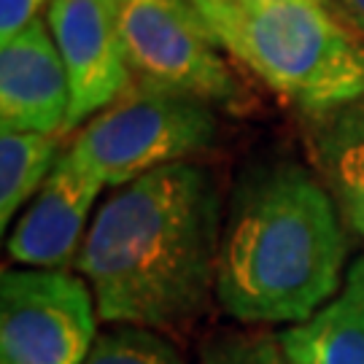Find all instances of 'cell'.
I'll use <instances>...</instances> for the list:
<instances>
[{
    "label": "cell",
    "instance_id": "cell-1",
    "mask_svg": "<svg viewBox=\"0 0 364 364\" xmlns=\"http://www.w3.org/2000/svg\"><path fill=\"white\" fill-rule=\"evenodd\" d=\"M221 200L210 173L176 162L119 186L97 208L76 270L105 324L186 332L216 294Z\"/></svg>",
    "mask_w": 364,
    "mask_h": 364
},
{
    "label": "cell",
    "instance_id": "cell-2",
    "mask_svg": "<svg viewBox=\"0 0 364 364\" xmlns=\"http://www.w3.org/2000/svg\"><path fill=\"white\" fill-rule=\"evenodd\" d=\"M329 189L294 162L246 173L221 227L216 299L243 324H297L343 287L348 237Z\"/></svg>",
    "mask_w": 364,
    "mask_h": 364
},
{
    "label": "cell",
    "instance_id": "cell-3",
    "mask_svg": "<svg viewBox=\"0 0 364 364\" xmlns=\"http://www.w3.org/2000/svg\"><path fill=\"white\" fill-rule=\"evenodd\" d=\"M332 6H251L203 14L221 49L313 119L364 103V36Z\"/></svg>",
    "mask_w": 364,
    "mask_h": 364
},
{
    "label": "cell",
    "instance_id": "cell-4",
    "mask_svg": "<svg viewBox=\"0 0 364 364\" xmlns=\"http://www.w3.org/2000/svg\"><path fill=\"white\" fill-rule=\"evenodd\" d=\"M216 138L210 103L135 78L111 105L81 124L68 154L105 186L183 162Z\"/></svg>",
    "mask_w": 364,
    "mask_h": 364
},
{
    "label": "cell",
    "instance_id": "cell-5",
    "mask_svg": "<svg viewBox=\"0 0 364 364\" xmlns=\"http://www.w3.org/2000/svg\"><path fill=\"white\" fill-rule=\"evenodd\" d=\"M132 76L205 103H232L240 84L192 0H111Z\"/></svg>",
    "mask_w": 364,
    "mask_h": 364
},
{
    "label": "cell",
    "instance_id": "cell-6",
    "mask_svg": "<svg viewBox=\"0 0 364 364\" xmlns=\"http://www.w3.org/2000/svg\"><path fill=\"white\" fill-rule=\"evenodd\" d=\"M97 321L90 284L68 270L0 275V364H84Z\"/></svg>",
    "mask_w": 364,
    "mask_h": 364
},
{
    "label": "cell",
    "instance_id": "cell-7",
    "mask_svg": "<svg viewBox=\"0 0 364 364\" xmlns=\"http://www.w3.org/2000/svg\"><path fill=\"white\" fill-rule=\"evenodd\" d=\"M46 22L65 63L73 132L132 87V68L119 38L111 0H49Z\"/></svg>",
    "mask_w": 364,
    "mask_h": 364
},
{
    "label": "cell",
    "instance_id": "cell-8",
    "mask_svg": "<svg viewBox=\"0 0 364 364\" xmlns=\"http://www.w3.org/2000/svg\"><path fill=\"white\" fill-rule=\"evenodd\" d=\"M105 183L63 151L30 208L16 221L6 251L16 264L38 270H68L76 264L90 213Z\"/></svg>",
    "mask_w": 364,
    "mask_h": 364
},
{
    "label": "cell",
    "instance_id": "cell-9",
    "mask_svg": "<svg viewBox=\"0 0 364 364\" xmlns=\"http://www.w3.org/2000/svg\"><path fill=\"white\" fill-rule=\"evenodd\" d=\"M70 84L46 19L0 41V130L65 132Z\"/></svg>",
    "mask_w": 364,
    "mask_h": 364
},
{
    "label": "cell",
    "instance_id": "cell-10",
    "mask_svg": "<svg viewBox=\"0 0 364 364\" xmlns=\"http://www.w3.org/2000/svg\"><path fill=\"white\" fill-rule=\"evenodd\" d=\"M278 340L289 364H364V257L348 264L335 297Z\"/></svg>",
    "mask_w": 364,
    "mask_h": 364
},
{
    "label": "cell",
    "instance_id": "cell-11",
    "mask_svg": "<svg viewBox=\"0 0 364 364\" xmlns=\"http://www.w3.org/2000/svg\"><path fill=\"white\" fill-rule=\"evenodd\" d=\"M311 144L343 219L364 237V103L316 117Z\"/></svg>",
    "mask_w": 364,
    "mask_h": 364
},
{
    "label": "cell",
    "instance_id": "cell-12",
    "mask_svg": "<svg viewBox=\"0 0 364 364\" xmlns=\"http://www.w3.org/2000/svg\"><path fill=\"white\" fill-rule=\"evenodd\" d=\"M60 154L57 135L0 130V230L38 195Z\"/></svg>",
    "mask_w": 364,
    "mask_h": 364
},
{
    "label": "cell",
    "instance_id": "cell-13",
    "mask_svg": "<svg viewBox=\"0 0 364 364\" xmlns=\"http://www.w3.org/2000/svg\"><path fill=\"white\" fill-rule=\"evenodd\" d=\"M84 364H186L178 346L162 332L130 324H111L97 335Z\"/></svg>",
    "mask_w": 364,
    "mask_h": 364
},
{
    "label": "cell",
    "instance_id": "cell-14",
    "mask_svg": "<svg viewBox=\"0 0 364 364\" xmlns=\"http://www.w3.org/2000/svg\"><path fill=\"white\" fill-rule=\"evenodd\" d=\"M203 364H289L281 340L267 332H230L205 346Z\"/></svg>",
    "mask_w": 364,
    "mask_h": 364
},
{
    "label": "cell",
    "instance_id": "cell-15",
    "mask_svg": "<svg viewBox=\"0 0 364 364\" xmlns=\"http://www.w3.org/2000/svg\"><path fill=\"white\" fill-rule=\"evenodd\" d=\"M49 0H0V41H9L30 22H36Z\"/></svg>",
    "mask_w": 364,
    "mask_h": 364
},
{
    "label": "cell",
    "instance_id": "cell-16",
    "mask_svg": "<svg viewBox=\"0 0 364 364\" xmlns=\"http://www.w3.org/2000/svg\"><path fill=\"white\" fill-rule=\"evenodd\" d=\"M335 9L364 36V0H335Z\"/></svg>",
    "mask_w": 364,
    "mask_h": 364
},
{
    "label": "cell",
    "instance_id": "cell-17",
    "mask_svg": "<svg viewBox=\"0 0 364 364\" xmlns=\"http://www.w3.org/2000/svg\"><path fill=\"white\" fill-rule=\"evenodd\" d=\"M251 6H284V3H308V6H335V0H240Z\"/></svg>",
    "mask_w": 364,
    "mask_h": 364
},
{
    "label": "cell",
    "instance_id": "cell-18",
    "mask_svg": "<svg viewBox=\"0 0 364 364\" xmlns=\"http://www.w3.org/2000/svg\"><path fill=\"white\" fill-rule=\"evenodd\" d=\"M197 6V11L200 14H210L216 11V9H221V6H227V3H232V0H192Z\"/></svg>",
    "mask_w": 364,
    "mask_h": 364
}]
</instances>
